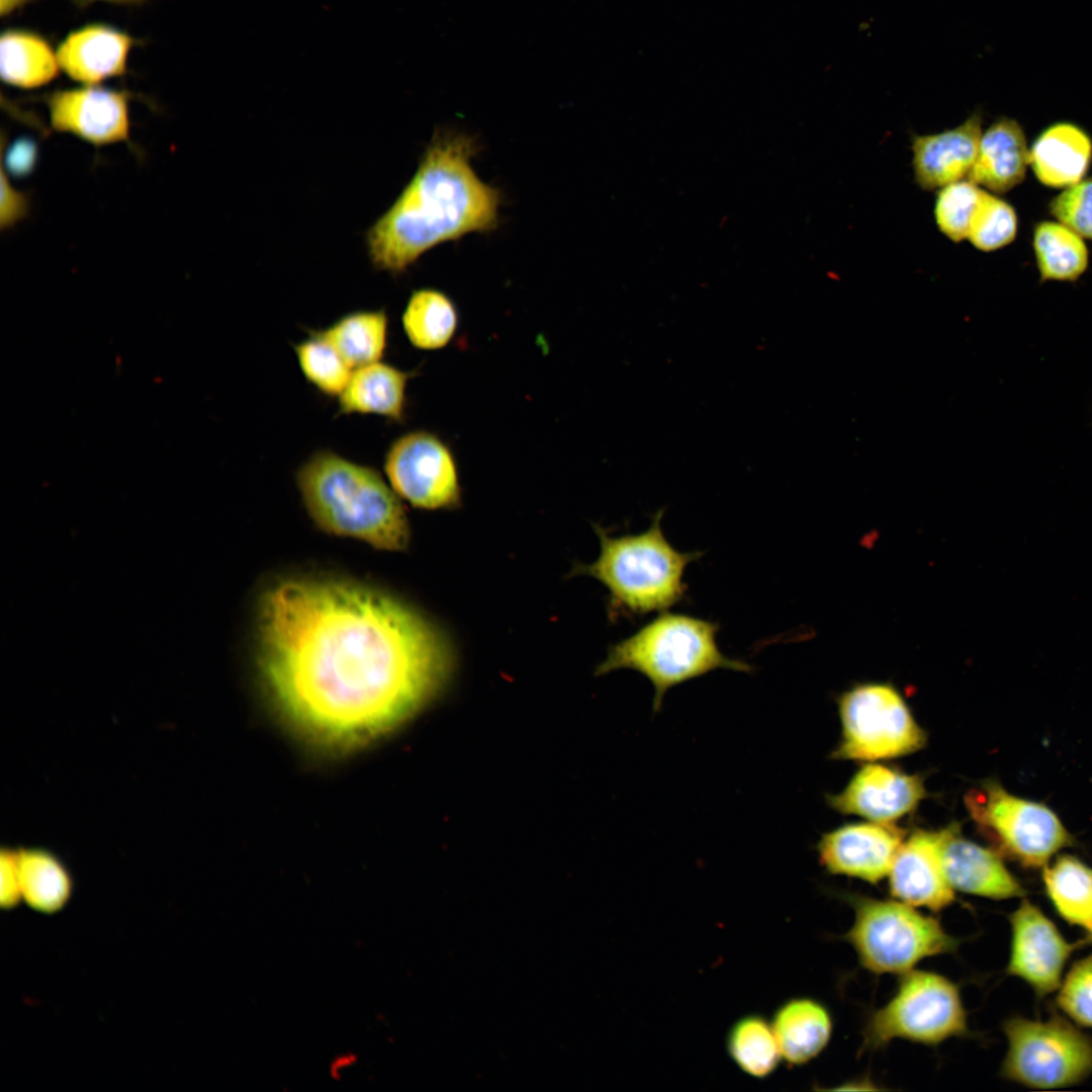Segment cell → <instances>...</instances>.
<instances>
[{
  "label": "cell",
  "instance_id": "1",
  "mask_svg": "<svg viewBox=\"0 0 1092 1092\" xmlns=\"http://www.w3.org/2000/svg\"><path fill=\"white\" fill-rule=\"evenodd\" d=\"M256 664L300 730L349 746L394 728L439 694L453 668L446 633L395 596L360 581L286 576L261 594Z\"/></svg>",
  "mask_w": 1092,
  "mask_h": 1092
},
{
  "label": "cell",
  "instance_id": "2",
  "mask_svg": "<svg viewBox=\"0 0 1092 1092\" xmlns=\"http://www.w3.org/2000/svg\"><path fill=\"white\" fill-rule=\"evenodd\" d=\"M476 152L472 138L435 132L411 181L366 232L375 269L400 274L442 243L496 226L500 192L475 173Z\"/></svg>",
  "mask_w": 1092,
  "mask_h": 1092
},
{
  "label": "cell",
  "instance_id": "3",
  "mask_svg": "<svg viewBox=\"0 0 1092 1092\" xmlns=\"http://www.w3.org/2000/svg\"><path fill=\"white\" fill-rule=\"evenodd\" d=\"M295 480L310 518L323 531L380 550L407 548L411 529L403 506L374 468L323 449L299 467Z\"/></svg>",
  "mask_w": 1092,
  "mask_h": 1092
},
{
  "label": "cell",
  "instance_id": "4",
  "mask_svg": "<svg viewBox=\"0 0 1092 1092\" xmlns=\"http://www.w3.org/2000/svg\"><path fill=\"white\" fill-rule=\"evenodd\" d=\"M663 514V510L657 511L648 529L637 534L611 536L601 525H594L600 540L599 557L589 564H575L571 571L605 585L608 614L614 621L664 612L687 598L685 571L704 553L674 548L661 528Z\"/></svg>",
  "mask_w": 1092,
  "mask_h": 1092
},
{
  "label": "cell",
  "instance_id": "5",
  "mask_svg": "<svg viewBox=\"0 0 1092 1092\" xmlns=\"http://www.w3.org/2000/svg\"><path fill=\"white\" fill-rule=\"evenodd\" d=\"M720 626L685 614L663 613L631 636L612 645L597 673L629 668L653 686V711L658 712L666 692L712 670L751 672L747 662L730 658L717 643Z\"/></svg>",
  "mask_w": 1092,
  "mask_h": 1092
},
{
  "label": "cell",
  "instance_id": "6",
  "mask_svg": "<svg viewBox=\"0 0 1092 1092\" xmlns=\"http://www.w3.org/2000/svg\"><path fill=\"white\" fill-rule=\"evenodd\" d=\"M853 922L842 935L861 968L875 975H902L931 957L954 953L962 940L934 916L894 898L844 896Z\"/></svg>",
  "mask_w": 1092,
  "mask_h": 1092
},
{
  "label": "cell",
  "instance_id": "7",
  "mask_svg": "<svg viewBox=\"0 0 1092 1092\" xmlns=\"http://www.w3.org/2000/svg\"><path fill=\"white\" fill-rule=\"evenodd\" d=\"M970 1034L960 987L941 974L913 969L900 975L890 1000L869 1014L861 1050L875 1052L894 1039L937 1046Z\"/></svg>",
  "mask_w": 1092,
  "mask_h": 1092
},
{
  "label": "cell",
  "instance_id": "8",
  "mask_svg": "<svg viewBox=\"0 0 1092 1092\" xmlns=\"http://www.w3.org/2000/svg\"><path fill=\"white\" fill-rule=\"evenodd\" d=\"M972 819L1002 857L1024 869L1044 868L1075 839L1045 804L1017 797L999 782L986 780L965 796Z\"/></svg>",
  "mask_w": 1092,
  "mask_h": 1092
},
{
  "label": "cell",
  "instance_id": "9",
  "mask_svg": "<svg viewBox=\"0 0 1092 1092\" xmlns=\"http://www.w3.org/2000/svg\"><path fill=\"white\" fill-rule=\"evenodd\" d=\"M1003 1032L1008 1048L1000 1075L1033 1089L1077 1085L1092 1074V1037L1055 1015L1046 1020L1007 1018Z\"/></svg>",
  "mask_w": 1092,
  "mask_h": 1092
},
{
  "label": "cell",
  "instance_id": "10",
  "mask_svg": "<svg viewBox=\"0 0 1092 1092\" xmlns=\"http://www.w3.org/2000/svg\"><path fill=\"white\" fill-rule=\"evenodd\" d=\"M838 710L841 739L832 753L835 759L876 761L926 744V733L891 684H858L839 697Z\"/></svg>",
  "mask_w": 1092,
  "mask_h": 1092
},
{
  "label": "cell",
  "instance_id": "11",
  "mask_svg": "<svg viewBox=\"0 0 1092 1092\" xmlns=\"http://www.w3.org/2000/svg\"><path fill=\"white\" fill-rule=\"evenodd\" d=\"M383 466L392 489L412 506L439 510L460 505L454 458L436 435L413 431L400 436L390 444Z\"/></svg>",
  "mask_w": 1092,
  "mask_h": 1092
},
{
  "label": "cell",
  "instance_id": "12",
  "mask_svg": "<svg viewBox=\"0 0 1092 1092\" xmlns=\"http://www.w3.org/2000/svg\"><path fill=\"white\" fill-rule=\"evenodd\" d=\"M1010 952L1006 974L1023 980L1038 998L1059 989L1074 949L1054 922L1028 899L1009 914Z\"/></svg>",
  "mask_w": 1092,
  "mask_h": 1092
},
{
  "label": "cell",
  "instance_id": "13",
  "mask_svg": "<svg viewBox=\"0 0 1092 1092\" xmlns=\"http://www.w3.org/2000/svg\"><path fill=\"white\" fill-rule=\"evenodd\" d=\"M46 103L53 129L71 133L93 146L128 142V93L97 85L58 90Z\"/></svg>",
  "mask_w": 1092,
  "mask_h": 1092
},
{
  "label": "cell",
  "instance_id": "14",
  "mask_svg": "<svg viewBox=\"0 0 1092 1092\" xmlns=\"http://www.w3.org/2000/svg\"><path fill=\"white\" fill-rule=\"evenodd\" d=\"M904 841L892 823L848 824L825 833L817 844L820 863L832 875L876 884L886 878Z\"/></svg>",
  "mask_w": 1092,
  "mask_h": 1092
},
{
  "label": "cell",
  "instance_id": "15",
  "mask_svg": "<svg viewBox=\"0 0 1092 1092\" xmlns=\"http://www.w3.org/2000/svg\"><path fill=\"white\" fill-rule=\"evenodd\" d=\"M945 827L918 830L904 839L888 874L892 898L915 908L939 912L956 900L945 876L941 846Z\"/></svg>",
  "mask_w": 1092,
  "mask_h": 1092
},
{
  "label": "cell",
  "instance_id": "16",
  "mask_svg": "<svg viewBox=\"0 0 1092 1092\" xmlns=\"http://www.w3.org/2000/svg\"><path fill=\"white\" fill-rule=\"evenodd\" d=\"M926 796L920 776L908 775L879 763L864 764L828 803L843 814L878 823H893L913 811Z\"/></svg>",
  "mask_w": 1092,
  "mask_h": 1092
},
{
  "label": "cell",
  "instance_id": "17",
  "mask_svg": "<svg viewBox=\"0 0 1092 1092\" xmlns=\"http://www.w3.org/2000/svg\"><path fill=\"white\" fill-rule=\"evenodd\" d=\"M983 114L975 111L956 127L911 139L914 180L923 190L966 179L977 158Z\"/></svg>",
  "mask_w": 1092,
  "mask_h": 1092
},
{
  "label": "cell",
  "instance_id": "18",
  "mask_svg": "<svg viewBox=\"0 0 1092 1092\" xmlns=\"http://www.w3.org/2000/svg\"><path fill=\"white\" fill-rule=\"evenodd\" d=\"M941 861L954 891L993 900L1024 898L1026 891L994 849L983 847L961 834L960 825L945 827Z\"/></svg>",
  "mask_w": 1092,
  "mask_h": 1092
},
{
  "label": "cell",
  "instance_id": "19",
  "mask_svg": "<svg viewBox=\"0 0 1092 1092\" xmlns=\"http://www.w3.org/2000/svg\"><path fill=\"white\" fill-rule=\"evenodd\" d=\"M129 34L113 26L93 23L70 32L57 52L60 69L83 85L122 76L131 48Z\"/></svg>",
  "mask_w": 1092,
  "mask_h": 1092
},
{
  "label": "cell",
  "instance_id": "20",
  "mask_svg": "<svg viewBox=\"0 0 1092 1092\" xmlns=\"http://www.w3.org/2000/svg\"><path fill=\"white\" fill-rule=\"evenodd\" d=\"M1029 165V149L1021 125L1001 116L982 132L969 179L995 193H1005L1022 182Z\"/></svg>",
  "mask_w": 1092,
  "mask_h": 1092
},
{
  "label": "cell",
  "instance_id": "21",
  "mask_svg": "<svg viewBox=\"0 0 1092 1092\" xmlns=\"http://www.w3.org/2000/svg\"><path fill=\"white\" fill-rule=\"evenodd\" d=\"M1092 161V141L1077 124L1056 122L1046 127L1029 149V166L1037 180L1052 188L1080 182Z\"/></svg>",
  "mask_w": 1092,
  "mask_h": 1092
},
{
  "label": "cell",
  "instance_id": "22",
  "mask_svg": "<svg viewBox=\"0 0 1092 1092\" xmlns=\"http://www.w3.org/2000/svg\"><path fill=\"white\" fill-rule=\"evenodd\" d=\"M412 375L381 361L358 367L352 371L346 387L338 396V412L345 415H377L402 422L405 390Z\"/></svg>",
  "mask_w": 1092,
  "mask_h": 1092
},
{
  "label": "cell",
  "instance_id": "23",
  "mask_svg": "<svg viewBox=\"0 0 1092 1092\" xmlns=\"http://www.w3.org/2000/svg\"><path fill=\"white\" fill-rule=\"evenodd\" d=\"M772 1029L782 1059L789 1066L804 1065L828 1044L833 1024L828 1009L812 998H794L778 1008Z\"/></svg>",
  "mask_w": 1092,
  "mask_h": 1092
},
{
  "label": "cell",
  "instance_id": "24",
  "mask_svg": "<svg viewBox=\"0 0 1092 1092\" xmlns=\"http://www.w3.org/2000/svg\"><path fill=\"white\" fill-rule=\"evenodd\" d=\"M387 325L384 309L358 310L308 334L329 343L354 370L381 359L386 348Z\"/></svg>",
  "mask_w": 1092,
  "mask_h": 1092
},
{
  "label": "cell",
  "instance_id": "25",
  "mask_svg": "<svg viewBox=\"0 0 1092 1092\" xmlns=\"http://www.w3.org/2000/svg\"><path fill=\"white\" fill-rule=\"evenodd\" d=\"M60 69L57 52L39 34L7 29L0 38V74L3 82L21 89L43 86Z\"/></svg>",
  "mask_w": 1092,
  "mask_h": 1092
},
{
  "label": "cell",
  "instance_id": "26",
  "mask_svg": "<svg viewBox=\"0 0 1092 1092\" xmlns=\"http://www.w3.org/2000/svg\"><path fill=\"white\" fill-rule=\"evenodd\" d=\"M1045 894L1067 923L1092 930V869L1077 856L1063 853L1042 868Z\"/></svg>",
  "mask_w": 1092,
  "mask_h": 1092
},
{
  "label": "cell",
  "instance_id": "27",
  "mask_svg": "<svg viewBox=\"0 0 1092 1092\" xmlns=\"http://www.w3.org/2000/svg\"><path fill=\"white\" fill-rule=\"evenodd\" d=\"M17 866L22 900L27 906L43 914H54L68 904L73 880L55 854L40 848H20Z\"/></svg>",
  "mask_w": 1092,
  "mask_h": 1092
},
{
  "label": "cell",
  "instance_id": "28",
  "mask_svg": "<svg viewBox=\"0 0 1092 1092\" xmlns=\"http://www.w3.org/2000/svg\"><path fill=\"white\" fill-rule=\"evenodd\" d=\"M1032 246L1041 282H1074L1088 267V249L1083 238L1060 221L1037 223Z\"/></svg>",
  "mask_w": 1092,
  "mask_h": 1092
},
{
  "label": "cell",
  "instance_id": "29",
  "mask_svg": "<svg viewBox=\"0 0 1092 1092\" xmlns=\"http://www.w3.org/2000/svg\"><path fill=\"white\" fill-rule=\"evenodd\" d=\"M401 322L413 346L422 350H436L452 339L458 314L446 294L436 289L422 288L411 294Z\"/></svg>",
  "mask_w": 1092,
  "mask_h": 1092
},
{
  "label": "cell",
  "instance_id": "30",
  "mask_svg": "<svg viewBox=\"0 0 1092 1092\" xmlns=\"http://www.w3.org/2000/svg\"><path fill=\"white\" fill-rule=\"evenodd\" d=\"M726 1046L736 1066L758 1079L770 1075L782 1059L771 1023L756 1014L744 1016L732 1025Z\"/></svg>",
  "mask_w": 1092,
  "mask_h": 1092
},
{
  "label": "cell",
  "instance_id": "31",
  "mask_svg": "<svg viewBox=\"0 0 1092 1092\" xmlns=\"http://www.w3.org/2000/svg\"><path fill=\"white\" fill-rule=\"evenodd\" d=\"M309 337L293 345L299 368L305 379L328 396H339L353 369L326 341Z\"/></svg>",
  "mask_w": 1092,
  "mask_h": 1092
},
{
  "label": "cell",
  "instance_id": "32",
  "mask_svg": "<svg viewBox=\"0 0 1092 1092\" xmlns=\"http://www.w3.org/2000/svg\"><path fill=\"white\" fill-rule=\"evenodd\" d=\"M984 191L970 179H963L940 188L933 210L939 232L953 243L967 239Z\"/></svg>",
  "mask_w": 1092,
  "mask_h": 1092
},
{
  "label": "cell",
  "instance_id": "33",
  "mask_svg": "<svg viewBox=\"0 0 1092 1092\" xmlns=\"http://www.w3.org/2000/svg\"><path fill=\"white\" fill-rule=\"evenodd\" d=\"M1017 229L1018 218L1012 205L984 191L967 239L977 250L992 252L1012 243Z\"/></svg>",
  "mask_w": 1092,
  "mask_h": 1092
},
{
  "label": "cell",
  "instance_id": "34",
  "mask_svg": "<svg viewBox=\"0 0 1092 1092\" xmlns=\"http://www.w3.org/2000/svg\"><path fill=\"white\" fill-rule=\"evenodd\" d=\"M1057 1005L1076 1024L1092 1028V956L1071 967L1059 987Z\"/></svg>",
  "mask_w": 1092,
  "mask_h": 1092
},
{
  "label": "cell",
  "instance_id": "35",
  "mask_svg": "<svg viewBox=\"0 0 1092 1092\" xmlns=\"http://www.w3.org/2000/svg\"><path fill=\"white\" fill-rule=\"evenodd\" d=\"M1050 211L1080 237L1092 240V178L1065 188L1051 201Z\"/></svg>",
  "mask_w": 1092,
  "mask_h": 1092
},
{
  "label": "cell",
  "instance_id": "36",
  "mask_svg": "<svg viewBox=\"0 0 1092 1092\" xmlns=\"http://www.w3.org/2000/svg\"><path fill=\"white\" fill-rule=\"evenodd\" d=\"M22 900L17 866V850L3 848L0 853V906L16 907Z\"/></svg>",
  "mask_w": 1092,
  "mask_h": 1092
},
{
  "label": "cell",
  "instance_id": "37",
  "mask_svg": "<svg viewBox=\"0 0 1092 1092\" xmlns=\"http://www.w3.org/2000/svg\"><path fill=\"white\" fill-rule=\"evenodd\" d=\"M27 211V200L21 193L15 191L5 177L4 169H2V204H1V226L6 228L12 225L15 221L22 218Z\"/></svg>",
  "mask_w": 1092,
  "mask_h": 1092
},
{
  "label": "cell",
  "instance_id": "38",
  "mask_svg": "<svg viewBox=\"0 0 1092 1092\" xmlns=\"http://www.w3.org/2000/svg\"><path fill=\"white\" fill-rule=\"evenodd\" d=\"M31 0H0L1 15L5 16Z\"/></svg>",
  "mask_w": 1092,
  "mask_h": 1092
},
{
  "label": "cell",
  "instance_id": "39",
  "mask_svg": "<svg viewBox=\"0 0 1092 1092\" xmlns=\"http://www.w3.org/2000/svg\"><path fill=\"white\" fill-rule=\"evenodd\" d=\"M74 1L76 3H78L79 5L84 6V5H88L90 3H93L95 1H105V2H111V3H117V4H138V3H141V2H143L145 0H74Z\"/></svg>",
  "mask_w": 1092,
  "mask_h": 1092
},
{
  "label": "cell",
  "instance_id": "40",
  "mask_svg": "<svg viewBox=\"0 0 1092 1092\" xmlns=\"http://www.w3.org/2000/svg\"><path fill=\"white\" fill-rule=\"evenodd\" d=\"M1083 943H1092V930L1089 933H1086L1084 940L1081 941V944Z\"/></svg>",
  "mask_w": 1092,
  "mask_h": 1092
}]
</instances>
